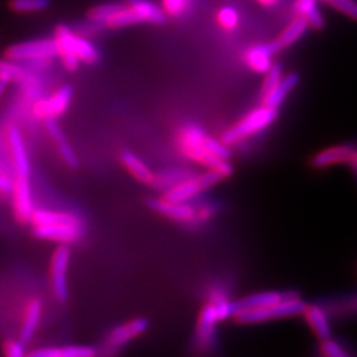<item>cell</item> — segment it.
I'll return each instance as SVG.
<instances>
[{
  "label": "cell",
  "instance_id": "ffe728a7",
  "mask_svg": "<svg viewBox=\"0 0 357 357\" xmlns=\"http://www.w3.org/2000/svg\"><path fill=\"white\" fill-rule=\"evenodd\" d=\"M303 315L306 318V321L311 328V331L315 333V336L319 340H324L327 337H331L332 330L331 323H330V317L327 311L320 305H308L303 311Z\"/></svg>",
  "mask_w": 357,
  "mask_h": 357
},
{
  "label": "cell",
  "instance_id": "f35d334b",
  "mask_svg": "<svg viewBox=\"0 0 357 357\" xmlns=\"http://www.w3.org/2000/svg\"><path fill=\"white\" fill-rule=\"evenodd\" d=\"M28 355L31 357H61V352H60V348L51 347V348H41V349L32 351Z\"/></svg>",
  "mask_w": 357,
  "mask_h": 357
},
{
  "label": "cell",
  "instance_id": "ee69618b",
  "mask_svg": "<svg viewBox=\"0 0 357 357\" xmlns=\"http://www.w3.org/2000/svg\"><path fill=\"white\" fill-rule=\"evenodd\" d=\"M321 1H326V3H327V0H321Z\"/></svg>",
  "mask_w": 357,
  "mask_h": 357
},
{
  "label": "cell",
  "instance_id": "7a4b0ae2",
  "mask_svg": "<svg viewBox=\"0 0 357 357\" xmlns=\"http://www.w3.org/2000/svg\"><path fill=\"white\" fill-rule=\"evenodd\" d=\"M167 15L162 6L151 0H128L123 7L115 13L106 23L107 28H122V26L150 23V24H165Z\"/></svg>",
  "mask_w": 357,
  "mask_h": 357
},
{
  "label": "cell",
  "instance_id": "6da1fadb",
  "mask_svg": "<svg viewBox=\"0 0 357 357\" xmlns=\"http://www.w3.org/2000/svg\"><path fill=\"white\" fill-rule=\"evenodd\" d=\"M205 131L197 125H185L178 132V144L183 153L192 160L203 165L206 168L216 169L229 178L233 174V165L230 160H222L211 155L205 150Z\"/></svg>",
  "mask_w": 357,
  "mask_h": 357
},
{
  "label": "cell",
  "instance_id": "7bdbcfd3",
  "mask_svg": "<svg viewBox=\"0 0 357 357\" xmlns=\"http://www.w3.org/2000/svg\"><path fill=\"white\" fill-rule=\"evenodd\" d=\"M7 85H8V82H7V81H4V79H0V98H1L3 93H4L6 89H7Z\"/></svg>",
  "mask_w": 357,
  "mask_h": 357
},
{
  "label": "cell",
  "instance_id": "4316f807",
  "mask_svg": "<svg viewBox=\"0 0 357 357\" xmlns=\"http://www.w3.org/2000/svg\"><path fill=\"white\" fill-rule=\"evenodd\" d=\"M323 308L327 311V314L333 312L335 315H342V317H344V315H354V314L356 315L357 294L327 301Z\"/></svg>",
  "mask_w": 357,
  "mask_h": 357
},
{
  "label": "cell",
  "instance_id": "603a6c76",
  "mask_svg": "<svg viewBox=\"0 0 357 357\" xmlns=\"http://www.w3.org/2000/svg\"><path fill=\"white\" fill-rule=\"evenodd\" d=\"M41 311H43V305L40 299H33L26 307V317L20 330V342H23L24 344L32 340L41 318Z\"/></svg>",
  "mask_w": 357,
  "mask_h": 357
},
{
  "label": "cell",
  "instance_id": "60d3db41",
  "mask_svg": "<svg viewBox=\"0 0 357 357\" xmlns=\"http://www.w3.org/2000/svg\"><path fill=\"white\" fill-rule=\"evenodd\" d=\"M347 165H349V166H351L352 171H354V174L356 175L357 178V146L354 147V151L351 153V156H349V159H348Z\"/></svg>",
  "mask_w": 357,
  "mask_h": 357
},
{
  "label": "cell",
  "instance_id": "83f0119b",
  "mask_svg": "<svg viewBox=\"0 0 357 357\" xmlns=\"http://www.w3.org/2000/svg\"><path fill=\"white\" fill-rule=\"evenodd\" d=\"M123 4L125 3H122V1L100 3V4L90 8L89 13H88V19L91 22L101 23V24L106 26V23L123 7Z\"/></svg>",
  "mask_w": 357,
  "mask_h": 357
},
{
  "label": "cell",
  "instance_id": "ac0fdd59",
  "mask_svg": "<svg viewBox=\"0 0 357 357\" xmlns=\"http://www.w3.org/2000/svg\"><path fill=\"white\" fill-rule=\"evenodd\" d=\"M45 130L48 131L52 139L57 144L61 159L70 168H77L79 165L78 156H77L76 151L73 150V147L70 146V143L66 141L64 131L56 122V118H45Z\"/></svg>",
  "mask_w": 357,
  "mask_h": 357
},
{
  "label": "cell",
  "instance_id": "836d02e7",
  "mask_svg": "<svg viewBox=\"0 0 357 357\" xmlns=\"http://www.w3.org/2000/svg\"><path fill=\"white\" fill-rule=\"evenodd\" d=\"M191 0H162V8L168 16L180 17L191 10Z\"/></svg>",
  "mask_w": 357,
  "mask_h": 357
},
{
  "label": "cell",
  "instance_id": "8fae6325",
  "mask_svg": "<svg viewBox=\"0 0 357 357\" xmlns=\"http://www.w3.org/2000/svg\"><path fill=\"white\" fill-rule=\"evenodd\" d=\"M280 51L281 47L278 45L277 41L268 44H258L246 51L243 60L253 72L265 75L273 65V57Z\"/></svg>",
  "mask_w": 357,
  "mask_h": 357
},
{
  "label": "cell",
  "instance_id": "5b68a950",
  "mask_svg": "<svg viewBox=\"0 0 357 357\" xmlns=\"http://www.w3.org/2000/svg\"><path fill=\"white\" fill-rule=\"evenodd\" d=\"M59 51H68L76 54L84 64H97L101 59L100 51L88 38L76 33L72 28L65 24L56 26L54 36Z\"/></svg>",
  "mask_w": 357,
  "mask_h": 357
},
{
  "label": "cell",
  "instance_id": "9c48e42d",
  "mask_svg": "<svg viewBox=\"0 0 357 357\" xmlns=\"http://www.w3.org/2000/svg\"><path fill=\"white\" fill-rule=\"evenodd\" d=\"M70 261V249L66 245H61L56 249L52 258V286L59 301H66L69 296L66 270Z\"/></svg>",
  "mask_w": 357,
  "mask_h": 357
},
{
  "label": "cell",
  "instance_id": "e575fe53",
  "mask_svg": "<svg viewBox=\"0 0 357 357\" xmlns=\"http://www.w3.org/2000/svg\"><path fill=\"white\" fill-rule=\"evenodd\" d=\"M282 76H283V70H282L281 65L273 63V65L270 66V69L265 73V79H264L262 89H261L262 96H265L266 93L273 89L280 82Z\"/></svg>",
  "mask_w": 357,
  "mask_h": 357
},
{
  "label": "cell",
  "instance_id": "277c9868",
  "mask_svg": "<svg viewBox=\"0 0 357 357\" xmlns=\"http://www.w3.org/2000/svg\"><path fill=\"white\" fill-rule=\"evenodd\" d=\"M278 109H273L268 106H259L253 109L249 114L245 115L241 121H238L234 126L228 128L224 135L221 137V141L228 146H234L238 142L245 141L250 137H253L257 132H261L262 130L273 125L278 118Z\"/></svg>",
  "mask_w": 357,
  "mask_h": 357
},
{
  "label": "cell",
  "instance_id": "5bb4252c",
  "mask_svg": "<svg viewBox=\"0 0 357 357\" xmlns=\"http://www.w3.org/2000/svg\"><path fill=\"white\" fill-rule=\"evenodd\" d=\"M293 291H278V290H268V291H259V293L250 294L246 295L238 301L233 302L234 306V315L243 312V311H249V310H255V308H262V307L270 306L274 303H278L287 298ZM234 318V317H233Z\"/></svg>",
  "mask_w": 357,
  "mask_h": 357
},
{
  "label": "cell",
  "instance_id": "74e56055",
  "mask_svg": "<svg viewBox=\"0 0 357 357\" xmlns=\"http://www.w3.org/2000/svg\"><path fill=\"white\" fill-rule=\"evenodd\" d=\"M4 354L8 357H22L26 355L24 343L20 340H10L4 344Z\"/></svg>",
  "mask_w": 357,
  "mask_h": 357
},
{
  "label": "cell",
  "instance_id": "30bf717a",
  "mask_svg": "<svg viewBox=\"0 0 357 357\" xmlns=\"http://www.w3.org/2000/svg\"><path fill=\"white\" fill-rule=\"evenodd\" d=\"M73 98V88L70 85H63L52 97L38 101L33 112L38 118H57L64 114Z\"/></svg>",
  "mask_w": 357,
  "mask_h": 357
},
{
  "label": "cell",
  "instance_id": "d6a6232c",
  "mask_svg": "<svg viewBox=\"0 0 357 357\" xmlns=\"http://www.w3.org/2000/svg\"><path fill=\"white\" fill-rule=\"evenodd\" d=\"M320 354L327 357H348L351 354L345 349L344 345L331 337L320 340Z\"/></svg>",
  "mask_w": 357,
  "mask_h": 357
},
{
  "label": "cell",
  "instance_id": "d4e9b609",
  "mask_svg": "<svg viewBox=\"0 0 357 357\" xmlns=\"http://www.w3.org/2000/svg\"><path fill=\"white\" fill-rule=\"evenodd\" d=\"M295 13L306 20L308 26L321 29L324 26V19L318 7V0H296L295 1Z\"/></svg>",
  "mask_w": 357,
  "mask_h": 357
},
{
  "label": "cell",
  "instance_id": "4dcf8cb0",
  "mask_svg": "<svg viewBox=\"0 0 357 357\" xmlns=\"http://www.w3.org/2000/svg\"><path fill=\"white\" fill-rule=\"evenodd\" d=\"M217 22L225 31H233L240 23V15L234 7L225 6L217 13Z\"/></svg>",
  "mask_w": 357,
  "mask_h": 357
},
{
  "label": "cell",
  "instance_id": "f1b7e54d",
  "mask_svg": "<svg viewBox=\"0 0 357 357\" xmlns=\"http://www.w3.org/2000/svg\"><path fill=\"white\" fill-rule=\"evenodd\" d=\"M28 78L26 68L22 63L13 60H0V79L7 82H26Z\"/></svg>",
  "mask_w": 357,
  "mask_h": 357
},
{
  "label": "cell",
  "instance_id": "52a82bcc",
  "mask_svg": "<svg viewBox=\"0 0 357 357\" xmlns=\"http://www.w3.org/2000/svg\"><path fill=\"white\" fill-rule=\"evenodd\" d=\"M217 318L216 310L212 303H206L197 319L195 344L203 354L215 351L217 345Z\"/></svg>",
  "mask_w": 357,
  "mask_h": 357
},
{
  "label": "cell",
  "instance_id": "7c38bea8",
  "mask_svg": "<svg viewBox=\"0 0 357 357\" xmlns=\"http://www.w3.org/2000/svg\"><path fill=\"white\" fill-rule=\"evenodd\" d=\"M33 234L41 240L61 243H76L84 234L82 225L57 224V225H35Z\"/></svg>",
  "mask_w": 357,
  "mask_h": 357
},
{
  "label": "cell",
  "instance_id": "b9f144b4",
  "mask_svg": "<svg viewBox=\"0 0 357 357\" xmlns=\"http://www.w3.org/2000/svg\"><path fill=\"white\" fill-rule=\"evenodd\" d=\"M258 3H261L262 6H266V7H271V6H275L278 3V0H257Z\"/></svg>",
  "mask_w": 357,
  "mask_h": 357
},
{
  "label": "cell",
  "instance_id": "ab89813d",
  "mask_svg": "<svg viewBox=\"0 0 357 357\" xmlns=\"http://www.w3.org/2000/svg\"><path fill=\"white\" fill-rule=\"evenodd\" d=\"M13 183L8 178L0 175V193H13Z\"/></svg>",
  "mask_w": 357,
  "mask_h": 357
},
{
  "label": "cell",
  "instance_id": "e0dca14e",
  "mask_svg": "<svg viewBox=\"0 0 357 357\" xmlns=\"http://www.w3.org/2000/svg\"><path fill=\"white\" fill-rule=\"evenodd\" d=\"M8 142L11 146L13 160L16 165V172L19 178H28L31 174V163L29 156L26 153V144L23 141V135L16 126L8 128Z\"/></svg>",
  "mask_w": 357,
  "mask_h": 357
},
{
  "label": "cell",
  "instance_id": "f546056e",
  "mask_svg": "<svg viewBox=\"0 0 357 357\" xmlns=\"http://www.w3.org/2000/svg\"><path fill=\"white\" fill-rule=\"evenodd\" d=\"M51 4V0H11L10 8L13 13H36L48 10Z\"/></svg>",
  "mask_w": 357,
  "mask_h": 357
},
{
  "label": "cell",
  "instance_id": "7402d4cb",
  "mask_svg": "<svg viewBox=\"0 0 357 357\" xmlns=\"http://www.w3.org/2000/svg\"><path fill=\"white\" fill-rule=\"evenodd\" d=\"M31 221L35 225H57V224H70V225H82L79 217L72 213L65 212H52V211H43L35 209Z\"/></svg>",
  "mask_w": 357,
  "mask_h": 357
},
{
  "label": "cell",
  "instance_id": "2e32d148",
  "mask_svg": "<svg viewBox=\"0 0 357 357\" xmlns=\"http://www.w3.org/2000/svg\"><path fill=\"white\" fill-rule=\"evenodd\" d=\"M197 175V172L192 168L185 167H167L165 169L153 174L151 185L158 191H169L171 188L176 187L180 183L185 181L187 178H191Z\"/></svg>",
  "mask_w": 357,
  "mask_h": 357
},
{
  "label": "cell",
  "instance_id": "9a60e30c",
  "mask_svg": "<svg viewBox=\"0 0 357 357\" xmlns=\"http://www.w3.org/2000/svg\"><path fill=\"white\" fill-rule=\"evenodd\" d=\"M354 147L355 144L352 143H343L324 149L311 158L310 166L315 169H323L336 165H347L351 153L354 151Z\"/></svg>",
  "mask_w": 357,
  "mask_h": 357
},
{
  "label": "cell",
  "instance_id": "d590c367",
  "mask_svg": "<svg viewBox=\"0 0 357 357\" xmlns=\"http://www.w3.org/2000/svg\"><path fill=\"white\" fill-rule=\"evenodd\" d=\"M61 357H93L97 355L94 347L89 345H66L60 348Z\"/></svg>",
  "mask_w": 357,
  "mask_h": 357
},
{
  "label": "cell",
  "instance_id": "f6af8a7d",
  "mask_svg": "<svg viewBox=\"0 0 357 357\" xmlns=\"http://www.w3.org/2000/svg\"><path fill=\"white\" fill-rule=\"evenodd\" d=\"M191 1H193V0H191Z\"/></svg>",
  "mask_w": 357,
  "mask_h": 357
},
{
  "label": "cell",
  "instance_id": "44dd1931",
  "mask_svg": "<svg viewBox=\"0 0 357 357\" xmlns=\"http://www.w3.org/2000/svg\"><path fill=\"white\" fill-rule=\"evenodd\" d=\"M299 84V76L296 73H289L286 76H282L280 82L262 96V105L273 107V109H280L282 103L289 97V94L293 91Z\"/></svg>",
  "mask_w": 357,
  "mask_h": 357
},
{
  "label": "cell",
  "instance_id": "cb8c5ba5",
  "mask_svg": "<svg viewBox=\"0 0 357 357\" xmlns=\"http://www.w3.org/2000/svg\"><path fill=\"white\" fill-rule=\"evenodd\" d=\"M121 160L137 180H139L141 183H146V184L151 183L153 172L139 156H137L131 151H123V153H121Z\"/></svg>",
  "mask_w": 357,
  "mask_h": 357
},
{
  "label": "cell",
  "instance_id": "8d00e7d4",
  "mask_svg": "<svg viewBox=\"0 0 357 357\" xmlns=\"http://www.w3.org/2000/svg\"><path fill=\"white\" fill-rule=\"evenodd\" d=\"M328 4L335 7L337 11L349 16L357 22V1L356 0H327Z\"/></svg>",
  "mask_w": 357,
  "mask_h": 357
},
{
  "label": "cell",
  "instance_id": "3957f363",
  "mask_svg": "<svg viewBox=\"0 0 357 357\" xmlns=\"http://www.w3.org/2000/svg\"><path fill=\"white\" fill-rule=\"evenodd\" d=\"M307 303L298 295V293L290 294L281 302L270 305V306L255 308L249 311H243L234 315V320L240 324H257L265 323L270 320L284 319L290 317L302 315Z\"/></svg>",
  "mask_w": 357,
  "mask_h": 357
},
{
  "label": "cell",
  "instance_id": "ba28073f",
  "mask_svg": "<svg viewBox=\"0 0 357 357\" xmlns=\"http://www.w3.org/2000/svg\"><path fill=\"white\" fill-rule=\"evenodd\" d=\"M147 204L153 212L162 216L168 217L174 221L190 224V225L202 224L199 217V208L190 204V202L178 203V202H169L165 197H162V199H150Z\"/></svg>",
  "mask_w": 357,
  "mask_h": 357
},
{
  "label": "cell",
  "instance_id": "d6986e66",
  "mask_svg": "<svg viewBox=\"0 0 357 357\" xmlns=\"http://www.w3.org/2000/svg\"><path fill=\"white\" fill-rule=\"evenodd\" d=\"M149 326H150L149 320L146 318L130 320L122 326H118L116 328L110 332L107 344L110 347H121V345L126 344L130 340L138 337L139 335L147 331Z\"/></svg>",
  "mask_w": 357,
  "mask_h": 357
},
{
  "label": "cell",
  "instance_id": "8992f818",
  "mask_svg": "<svg viewBox=\"0 0 357 357\" xmlns=\"http://www.w3.org/2000/svg\"><path fill=\"white\" fill-rule=\"evenodd\" d=\"M59 56V47L56 38H40L13 44L7 48L6 59L26 63L35 60H53Z\"/></svg>",
  "mask_w": 357,
  "mask_h": 357
},
{
  "label": "cell",
  "instance_id": "4fadbf2b",
  "mask_svg": "<svg viewBox=\"0 0 357 357\" xmlns=\"http://www.w3.org/2000/svg\"><path fill=\"white\" fill-rule=\"evenodd\" d=\"M13 193L15 216L23 224L29 222L35 212V206L28 178H17L16 183H13Z\"/></svg>",
  "mask_w": 357,
  "mask_h": 357
},
{
  "label": "cell",
  "instance_id": "484cf974",
  "mask_svg": "<svg viewBox=\"0 0 357 357\" xmlns=\"http://www.w3.org/2000/svg\"><path fill=\"white\" fill-rule=\"evenodd\" d=\"M308 26H310L308 23H307L303 17L296 16L293 22L283 29V32L280 35V38H277L275 41L278 43L281 50L287 48V47L295 44L299 38L306 33Z\"/></svg>",
  "mask_w": 357,
  "mask_h": 357
},
{
  "label": "cell",
  "instance_id": "1f68e13d",
  "mask_svg": "<svg viewBox=\"0 0 357 357\" xmlns=\"http://www.w3.org/2000/svg\"><path fill=\"white\" fill-rule=\"evenodd\" d=\"M204 147L208 153L216 156L218 159L230 160L231 151H230L229 146L225 144L221 139L218 141V139H215V138H212L206 134L204 138Z\"/></svg>",
  "mask_w": 357,
  "mask_h": 357
}]
</instances>
